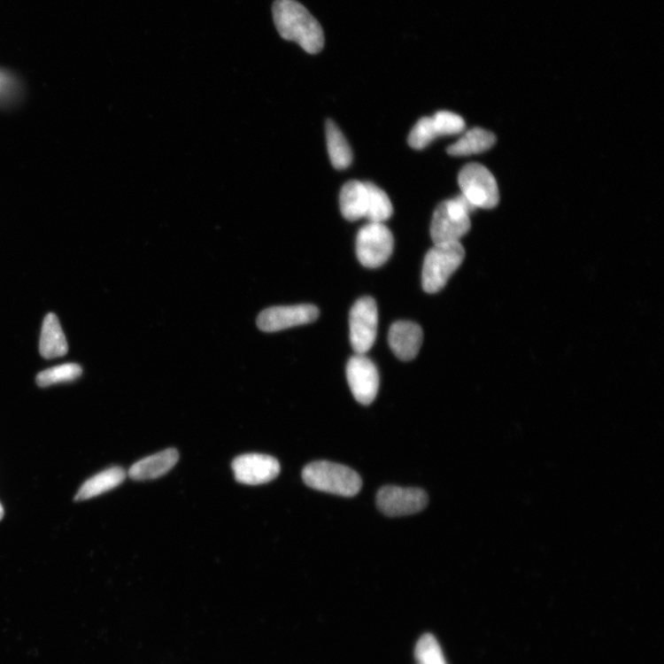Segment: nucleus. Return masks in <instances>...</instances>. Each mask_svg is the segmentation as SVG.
Wrapping results in <instances>:
<instances>
[{
    "instance_id": "nucleus-16",
    "label": "nucleus",
    "mask_w": 664,
    "mask_h": 664,
    "mask_svg": "<svg viewBox=\"0 0 664 664\" xmlns=\"http://www.w3.org/2000/svg\"><path fill=\"white\" fill-rule=\"evenodd\" d=\"M126 479L123 468L115 467L106 469L90 479H88L78 491L75 501H83L98 497L116 489Z\"/></svg>"
},
{
    "instance_id": "nucleus-3",
    "label": "nucleus",
    "mask_w": 664,
    "mask_h": 664,
    "mask_svg": "<svg viewBox=\"0 0 664 664\" xmlns=\"http://www.w3.org/2000/svg\"><path fill=\"white\" fill-rule=\"evenodd\" d=\"M476 208L462 194L440 204L430 228L434 243L459 242L471 229L470 214Z\"/></svg>"
},
{
    "instance_id": "nucleus-10",
    "label": "nucleus",
    "mask_w": 664,
    "mask_h": 664,
    "mask_svg": "<svg viewBox=\"0 0 664 664\" xmlns=\"http://www.w3.org/2000/svg\"><path fill=\"white\" fill-rule=\"evenodd\" d=\"M346 375L354 398L364 405L372 404L380 387V374L374 364L365 354H357L349 360Z\"/></svg>"
},
{
    "instance_id": "nucleus-19",
    "label": "nucleus",
    "mask_w": 664,
    "mask_h": 664,
    "mask_svg": "<svg viewBox=\"0 0 664 664\" xmlns=\"http://www.w3.org/2000/svg\"><path fill=\"white\" fill-rule=\"evenodd\" d=\"M367 212L369 223H384L393 213V207L387 193L373 183L367 182Z\"/></svg>"
},
{
    "instance_id": "nucleus-24",
    "label": "nucleus",
    "mask_w": 664,
    "mask_h": 664,
    "mask_svg": "<svg viewBox=\"0 0 664 664\" xmlns=\"http://www.w3.org/2000/svg\"><path fill=\"white\" fill-rule=\"evenodd\" d=\"M8 86L7 77L0 74V95L6 92Z\"/></svg>"
},
{
    "instance_id": "nucleus-15",
    "label": "nucleus",
    "mask_w": 664,
    "mask_h": 664,
    "mask_svg": "<svg viewBox=\"0 0 664 664\" xmlns=\"http://www.w3.org/2000/svg\"><path fill=\"white\" fill-rule=\"evenodd\" d=\"M340 207L344 217L351 221L366 218L367 212V182L350 181L340 194Z\"/></svg>"
},
{
    "instance_id": "nucleus-4",
    "label": "nucleus",
    "mask_w": 664,
    "mask_h": 664,
    "mask_svg": "<svg viewBox=\"0 0 664 664\" xmlns=\"http://www.w3.org/2000/svg\"><path fill=\"white\" fill-rule=\"evenodd\" d=\"M464 258L465 251L459 242L435 243L424 260L423 290L429 294L441 291L459 268Z\"/></svg>"
},
{
    "instance_id": "nucleus-2",
    "label": "nucleus",
    "mask_w": 664,
    "mask_h": 664,
    "mask_svg": "<svg viewBox=\"0 0 664 664\" xmlns=\"http://www.w3.org/2000/svg\"><path fill=\"white\" fill-rule=\"evenodd\" d=\"M302 477L313 490L347 498L358 495L362 487V479L357 472L325 460L306 465Z\"/></svg>"
},
{
    "instance_id": "nucleus-9",
    "label": "nucleus",
    "mask_w": 664,
    "mask_h": 664,
    "mask_svg": "<svg viewBox=\"0 0 664 664\" xmlns=\"http://www.w3.org/2000/svg\"><path fill=\"white\" fill-rule=\"evenodd\" d=\"M320 310L313 305L273 306L264 309L257 320L264 332H276L316 321Z\"/></svg>"
},
{
    "instance_id": "nucleus-11",
    "label": "nucleus",
    "mask_w": 664,
    "mask_h": 664,
    "mask_svg": "<svg viewBox=\"0 0 664 664\" xmlns=\"http://www.w3.org/2000/svg\"><path fill=\"white\" fill-rule=\"evenodd\" d=\"M232 469L237 482L258 485L274 480L280 474L279 461L269 455L251 453L235 458Z\"/></svg>"
},
{
    "instance_id": "nucleus-6",
    "label": "nucleus",
    "mask_w": 664,
    "mask_h": 664,
    "mask_svg": "<svg viewBox=\"0 0 664 664\" xmlns=\"http://www.w3.org/2000/svg\"><path fill=\"white\" fill-rule=\"evenodd\" d=\"M393 246V235L383 223H369L358 234V258L367 268L384 265L392 254Z\"/></svg>"
},
{
    "instance_id": "nucleus-1",
    "label": "nucleus",
    "mask_w": 664,
    "mask_h": 664,
    "mask_svg": "<svg viewBox=\"0 0 664 664\" xmlns=\"http://www.w3.org/2000/svg\"><path fill=\"white\" fill-rule=\"evenodd\" d=\"M273 14L282 39L296 42L308 54L323 50L325 38L320 22L296 0H275Z\"/></svg>"
},
{
    "instance_id": "nucleus-14",
    "label": "nucleus",
    "mask_w": 664,
    "mask_h": 664,
    "mask_svg": "<svg viewBox=\"0 0 664 664\" xmlns=\"http://www.w3.org/2000/svg\"><path fill=\"white\" fill-rule=\"evenodd\" d=\"M69 347L58 317L50 313L43 320L41 338L40 353L43 359H54L64 357Z\"/></svg>"
},
{
    "instance_id": "nucleus-20",
    "label": "nucleus",
    "mask_w": 664,
    "mask_h": 664,
    "mask_svg": "<svg viewBox=\"0 0 664 664\" xmlns=\"http://www.w3.org/2000/svg\"><path fill=\"white\" fill-rule=\"evenodd\" d=\"M81 374L82 369L78 364H64L40 372L36 376V382L40 387L46 388L58 383L73 382L80 378Z\"/></svg>"
},
{
    "instance_id": "nucleus-13",
    "label": "nucleus",
    "mask_w": 664,
    "mask_h": 664,
    "mask_svg": "<svg viewBox=\"0 0 664 664\" xmlns=\"http://www.w3.org/2000/svg\"><path fill=\"white\" fill-rule=\"evenodd\" d=\"M179 459V452L174 449H168L133 464L128 471V475L135 481L157 479L167 474Z\"/></svg>"
},
{
    "instance_id": "nucleus-23",
    "label": "nucleus",
    "mask_w": 664,
    "mask_h": 664,
    "mask_svg": "<svg viewBox=\"0 0 664 664\" xmlns=\"http://www.w3.org/2000/svg\"><path fill=\"white\" fill-rule=\"evenodd\" d=\"M438 136L432 118H422L413 127L408 137L409 145L415 150L429 146Z\"/></svg>"
},
{
    "instance_id": "nucleus-7",
    "label": "nucleus",
    "mask_w": 664,
    "mask_h": 664,
    "mask_svg": "<svg viewBox=\"0 0 664 664\" xmlns=\"http://www.w3.org/2000/svg\"><path fill=\"white\" fill-rule=\"evenodd\" d=\"M378 321V306L373 298L366 297L354 303L349 316L350 341L357 354H365L373 347Z\"/></svg>"
},
{
    "instance_id": "nucleus-21",
    "label": "nucleus",
    "mask_w": 664,
    "mask_h": 664,
    "mask_svg": "<svg viewBox=\"0 0 664 664\" xmlns=\"http://www.w3.org/2000/svg\"><path fill=\"white\" fill-rule=\"evenodd\" d=\"M414 656L419 664H448L438 641L432 634H425L420 637Z\"/></svg>"
},
{
    "instance_id": "nucleus-17",
    "label": "nucleus",
    "mask_w": 664,
    "mask_h": 664,
    "mask_svg": "<svg viewBox=\"0 0 664 664\" xmlns=\"http://www.w3.org/2000/svg\"><path fill=\"white\" fill-rule=\"evenodd\" d=\"M497 143V137L491 131L475 127L464 133L457 143L448 148L452 157H468L490 150Z\"/></svg>"
},
{
    "instance_id": "nucleus-5",
    "label": "nucleus",
    "mask_w": 664,
    "mask_h": 664,
    "mask_svg": "<svg viewBox=\"0 0 664 664\" xmlns=\"http://www.w3.org/2000/svg\"><path fill=\"white\" fill-rule=\"evenodd\" d=\"M458 182L461 194L476 208L493 209L499 203V189L493 174L485 166L473 163L459 172Z\"/></svg>"
},
{
    "instance_id": "nucleus-12",
    "label": "nucleus",
    "mask_w": 664,
    "mask_h": 664,
    "mask_svg": "<svg viewBox=\"0 0 664 664\" xmlns=\"http://www.w3.org/2000/svg\"><path fill=\"white\" fill-rule=\"evenodd\" d=\"M389 344L398 359L411 361L422 346L423 330L412 321H397L390 328Z\"/></svg>"
},
{
    "instance_id": "nucleus-8",
    "label": "nucleus",
    "mask_w": 664,
    "mask_h": 664,
    "mask_svg": "<svg viewBox=\"0 0 664 664\" xmlns=\"http://www.w3.org/2000/svg\"><path fill=\"white\" fill-rule=\"evenodd\" d=\"M429 502L428 495L419 489L384 486L376 496L380 511L390 517H401L422 512Z\"/></svg>"
},
{
    "instance_id": "nucleus-22",
    "label": "nucleus",
    "mask_w": 664,
    "mask_h": 664,
    "mask_svg": "<svg viewBox=\"0 0 664 664\" xmlns=\"http://www.w3.org/2000/svg\"><path fill=\"white\" fill-rule=\"evenodd\" d=\"M432 120L438 137L460 135L467 127L463 119L451 111H439Z\"/></svg>"
},
{
    "instance_id": "nucleus-18",
    "label": "nucleus",
    "mask_w": 664,
    "mask_h": 664,
    "mask_svg": "<svg viewBox=\"0 0 664 664\" xmlns=\"http://www.w3.org/2000/svg\"><path fill=\"white\" fill-rule=\"evenodd\" d=\"M326 136L332 166L339 170L347 168L351 164L352 152L343 132L332 120L326 123Z\"/></svg>"
},
{
    "instance_id": "nucleus-25",
    "label": "nucleus",
    "mask_w": 664,
    "mask_h": 664,
    "mask_svg": "<svg viewBox=\"0 0 664 664\" xmlns=\"http://www.w3.org/2000/svg\"><path fill=\"white\" fill-rule=\"evenodd\" d=\"M4 508L2 504H0V521L4 519Z\"/></svg>"
}]
</instances>
